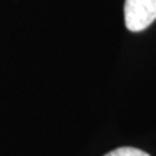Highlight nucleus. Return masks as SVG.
I'll list each match as a JSON object with an SVG mask.
<instances>
[{
	"label": "nucleus",
	"instance_id": "obj_1",
	"mask_svg": "<svg viewBox=\"0 0 156 156\" xmlns=\"http://www.w3.org/2000/svg\"><path fill=\"white\" fill-rule=\"evenodd\" d=\"M156 20V0H124V23L130 32H142Z\"/></svg>",
	"mask_w": 156,
	"mask_h": 156
},
{
	"label": "nucleus",
	"instance_id": "obj_2",
	"mask_svg": "<svg viewBox=\"0 0 156 156\" xmlns=\"http://www.w3.org/2000/svg\"><path fill=\"white\" fill-rule=\"evenodd\" d=\"M104 156H151L149 153H146L145 151H140L137 147H130V146H124V147H119L114 151L108 152Z\"/></svg>",
	"mask_w": 156,
	"mask_h": 156
}]
</instances>
